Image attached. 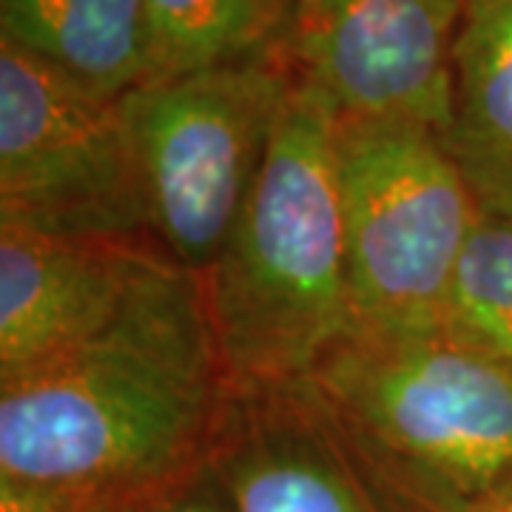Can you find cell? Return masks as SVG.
Listing matches in <instances>:
<instances>
[{
  "instance_id": "cell-1",
  "label": "cell",
  "mask_w": 512,
  "mask_h": 512,
  "mask_svg": "<svg viewBox=\"0 0 512 512\" xmlns=\"http://www.w3.org/2000/svg\"><path fill=\"white\" fill-rule=\"evenodd\" d=\"M228 393L200 276L160 256L100 336L0 382V478L157 498L200 473Z\"/></svg>"
},
{
  "instance_id": "cell-2",
  "label": "cell",
  "mask_w": 512,
  "mask_h": 512,
  "mask_svg": "<svg viewBox=\"0 0 512 512\" xmlns=\"http://www.w3.org/2000/svg\"><path fill=\"white\" fill-rule=\"evenodd\" d=\"M339 120L293 74L254 191L200 276L231 387L311 376L350 333Z\"/></svg>"
},
{
  "instance_id": "cell-3",
  "label": "cell",
  "mask_w": 512,
  "mask_h": 512,
  "mask_svg": "<svg viewBox=\"0 0 512 512\" xmlns=\"http://www.w3.org/2000/svg\"><path fill=\"white\" fill-rule=\"evenodd\" d=\"M336 188L350 333H441L478 202L439 131L410 120L342 117Z\"/></svg>"
},
{
  "instance_id": "cell-4",
  "label": "cell",
  "mask_w": 512,
  "mask_h": 512,
  "mask_svg": "<svg viewBox=\"0 0 512 512\" xmlns=\"http://www.w3.org/2000/svg\"><path fill=\"white\" fill-rule=\"evenodd\" d=\"M288 60L154 80L123 97L148 239L202 276L254 191L291 86Z\"/></svg>"
},
{
  "instance_id": "cell-5",
  "label": "cell",
  "mask_w": 512,
  "mask_h": 512,
  "mask_svg": "<svg viewBox=\"0 0 512 512\" xmlns=\"http://www.w3.org/2000/svg\"><path fill=\"white\" fill-rule=\"evenodd\" d=\"M202 476L222 512H473L316 376L231 387Z\"/></svg>"
},
{
  "instance_id": "cell-6",
  "label": "cell",
  "mask_w": 512,
  "mask_h": 512,
  "mask_svg": "<svg viewBox=\"0 0 512 512\" xmlns=\"http://www.w3.org/2000/svg\"><path fill=\"white\" fill-rule=\"evenodd\" d=\"M311 376L464 507L473 510L512 478V367L490 353L458 345L444 330L348 333Z\"/></svg>"
},
{
  "instance_id": "cell-7",
  "label": "cell",
  "mask_w": 512,
  "mask_h": 512,
  "mask_svg": "<svg viewBox=\"0 0 512 512\" xmlns=\"http://www.w3.org/2000/svg\"><path fill=\"white\" fill-rule=\"evenodd\" d=\"M0 225L151 242L123 97L92 92L3 37Z\"/></svg>"
},
{
  "instance_id": "cell-8",
  "label": "cell",
  "mask_w": 512,
  "mask_h": 512,
  "mask_svg": "<svg viewBox=\"0 0 512 512\" xmlns=\"http://www.w3.org/2000/svg\"><path fill=\"white\" fill-rule=\"evenodd\" d=\"M470 0H296L285 60L342 117L410 120L444 137Z\"/></svg>"
},
{
  "instance_id": "cell-9",
  "label": "cell",
  "mask_w": 512,
  "mask_h": 512,
  "mask_svg": "<svg viewBox=\"0 0 512 512\" xmlns=\"http://www.w3.org/2000/svg\"><path fill=\"white\" fill-rule=\"evenodd\" d=\"M160 256L151 242L0 225V382L100 336Z\"/></svg>"
},
{
  "instance_id": "cell-10",
  "label": "cell",
  "mask_w": 512,
  "mask_h": 512,
  "mask_svg": "<svg viewBox=\"0 0 512 512\" xmlns=\"http://www.w3.org/2000/svg\"><path fill=\"white\" fill-rule=\"evenodd\" d=\"M444 146L481 211H512V0H470L453 52Z\"/></svg>"
},
{
  "instance_id": "cell-11",
  "label": "cell",
  "mask_w": 512,
  "mask_h": 512,
  "mask_svg": "<svg viewBox=\"0 0 512 512\" xmlns=\"http://www.w3.org/2000/svg\"><path fill=\"white\" fill-rule=\"evenodd\" d=\"M0 37L103 97L154 77L146 0H0Z\"/></svg>"
},
{
  "instance_id": "cell-12",
  "label": "cell",
  "mask_w": 512,
  "mask_h": 512,
  "mask_svg": "<svg viewBox=\"0 0 512 512\" xmlns=\"http://www.w3.org/2000/svg\"><path fill=\"white\" fill-rule=\"evenodd\" d=\"M296 0H146L154 80L285 60Z\"/></svg>"
},
{
  "instance_id": "cell-13",
  "label": "cell",
  "mask_w": 512,
  "mask_h": 512,
  "mask_svg": "<svg viewBox=\"0 0 512 512\" xmlns=\"http://www.w3.org/2000/svg\"><path fill=\"white\" fill-rule=\"evenodd\" d=\"M512 305V211H481L461 248L447 293L444 333L481 348Z\"/></svg>"
},
{
  "instance_id": "cell-14",
  "label": "cell",
  "mask_w": 512,
  "mask_h": 512,
  "mask_svg": "<svg viewBox=\"0 0 512 512\" xmlns=\"http://www.w3.org/2000/svg\"><path fill=\"white\" fill-rule=\"evenodd\" d=\"M160 498V495H157ZM154 498L35 487L0 478V512H137Z\"/></svg>"
},
{
  "instance_id": "cell-15",
  "label": "cell",
  "mask_w": 512,
  "mask_h": 512,
  "mask_svg": "<svg viewBox=\"0 0 512 512\" xmlns=\"http://www.w3.org/2000/svg\"><path fill=\"white\" fill-rule=\"evenodd\" d=\"M137 512H222V510L200 470L197 476L188 478L185 484L174 487V490H168V493H163L160 498L148 501L146 507Z\"/></svg>"
},
{
  "instance_id": "cell-16",
  "label": "cell",
  "mask_w": 512,
  "mask_h": 512,
  "mask_svg": "<svg viewBox=\"0 0 512 512\" xmlns=\"http://www.w3.org/2000/svg\"><path fill=\"white\" fill-rule=\"evenodd\" d=\"M473 512H512V478L493 495H487L481 504H476Z\"/></svg>"
}]
</instances>
